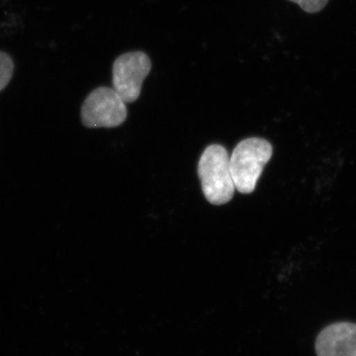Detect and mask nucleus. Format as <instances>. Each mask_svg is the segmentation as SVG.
Here are the masks:
<instances>
[{
    "mask_svg": "<svg viewBox=\"0 0 356 356\" xmlns=\"http://www.w3.org/2000/svg\"><path fill=\"white\" fill-rule=\"evenodd\" d=\"M198 175L204 196L213 205L232 200L236 187L229 168L228 152L221 145H210L199 159Z\"/></svg>",
    "mask_w": 356,
    "mask_h": 356,
    "instance_id": "obj_1",
    "label": "nucleus"
},
{
    "mask_svg": "<svg viewBox=\"0 0 356 356\" xmlns=\"http://www.w3.org/2000/svg\"><path fill=\"white\" fill-rule=\"evenodd\" d=\"M273 153L270 143L261 138H248L236 145L229 156V168L236 191L243 194L254 191L257 180Z\"/></svg>",
    "mask_w": 356,
    "mask_h": 356,
    "instance_id": "obj_2",
    "label": "nucleus"
},
{
    "mask_svg": "<svg viewBox=\"0 0 356 356\" xmlns=\"http://www.w3.org/2000/svg\"><path fill=\"white\" fill-rule=\"evenodd\" d=\"M81 121L88 128H115L127 119L126 102L114 88L102 86L89 93L81 106Z\"/></svg>",
    "mask_w": 356,
    "mask_h": 356,
    "instance_id": "obj_3",
    "label": "nucleus"
},
{
    "mask_svg": "<svg viewBox=\"0 0 356 356\" xmlns=\"http://www.w3.org/2000/svg\"><path fill=\"white\" fill-rule=\"evenodd\" d=\"M151 70V60L147 54L143 51L123 54L113 64V88L126 103L135 102Z\"/></svg>",
    "mask_w": 356,
    "mask_h": 356,
    "instance_id": "obj_4",
    "label": "nucleus"
},
{
    "mask_svg": "<svg viewBox=\"0 0 356 356\" xmlns=\"http://www.w3.org/2000/svg\"><path fill=\"white\" fill-rule=\"evenodd\" d=\"M317 356H356V324L334 323L321 331L316 339Z\"/></svg>",
    "mask_w": 356,
    "mask_h": 356,
    "instance_id": "obj_5",
    "label": "nucleus"
},
{
    "mask_svg": "<svg viewBox=\"0 0 356 356\" xmlns=\"http://www.w3.org/2000/svg\"><path fill=\"white\" fill-rule=\"evenodd\" d=\"M14 72V62L8 54L0 51V91L10 83Z\"/></svg>",
    "mask_w": 356,
    "mask_h": 356,
    "instance_id": "obj_6",
    "label": "nucleus"
},
{
    "mask_svg": "<svg viewBox=\"0 0 356 356\" xmlns=\"http://www.w3.org/2000/svg\"><path fill=\"white\" fill-rule=\"evenodd\" d=\"M301 7L302 10L307 13L314 14L320 13L327 6L329 0H289Z\"/></svg>",
    "mask_w": 356,
    "mask_h": 356,
    "instance_id": "obj_7",
    "label": "nucleus"
}]
</instances>
